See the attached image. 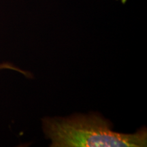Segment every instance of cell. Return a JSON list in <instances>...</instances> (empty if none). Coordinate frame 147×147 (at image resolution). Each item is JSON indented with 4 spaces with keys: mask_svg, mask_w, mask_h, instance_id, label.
<instances>
[{
    "mask_svg": "<svg viewBox=\"0 0 147 147\" xmlns=\"http://www.w3.org/2000/svg\"><path fill=\"white\" fill-rule=\"evenodd\" d=\"M42 126L52 147H144L147 129L134 134L113 131V123L97 113L67 117H45Z\"/></svg>",
    "mask_w": 147,
    "mask_h": 147,
    "instance_id": "1",
    "label": "cell"
},
{
    "mask_svg": "<svg viewBox=\"0 0 147 147\" xmlns=\"http://www.w3.org/2000/svg\"><path fill=\"white\" fill-rule=\"evenodd\" d=\"M12 69V70L19 71V72L23 74H24L25 76H27V77H30V75H31V74L29 72H27V71L22 70V69L18 68V67H15V66H14L12 64H10V63L0 64V69Z\"/></svg>",
    "mask_w": 147,
    "mask_h": 147,
    "instance_id": "2",
    "label": "cell"
}]
</instances>
